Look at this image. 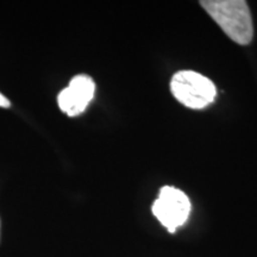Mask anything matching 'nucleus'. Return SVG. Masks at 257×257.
<instances>
[{
    "label": "nucleus",
    "mask_w": 257,
    "mask_h": 257,
    "mask_svg": "<svg viewBox=\"0 0 257 257\" xmlns=\"http://www.w3.org/2000/svg\"><path fill=\"white\" fill-rule=\"evenodd\" d=\"M201 8L227 37L240 46L252 41L253 27L249 6L244 0H204Z\"/></svg>",
    "instance_id": "nucleus-1"
},
{
    "label": "nucleus",
    "mask_w": 257,
    "mask_h": 257,
    "mask_svg": "<svg viewBox=\"0 0 257 257\" xmlns=\"http://www.w3.org/2000/svg\"><path fill=\"white\" fill-rule=\"evenodd\" d=\"M170 91L174 98L186 107L201 110L214 100L216 86L204 76L193 70H180L170 81Z\"/></svg>",
    "instance_id": "nucleus-2"
},
{
    "label": "nucleus",
    "mask_w": 257,
    "mask_h": 257,
    "mask_svg": "<svg viewBox=\"0 0 257 257\" xmlns=\"http://www.w3.org/2000/svg\"><path fill=\"white\" fill-rule=\"evenodd\" d=\"M153 213L169 232L186 223L191 213V201L184 192L165 186L160 189L159 198L153 204Z\"/></svg>",
    "instance_id": "nucleus-3"
},
{
    "label": "nucleus",
    "mask_w": 257,
    "mask_h": 257,
    "mask_svg": "<svg viewBox=\"0 0 257 257\" xmlns=\"http://www.w3.org/2000/svg\"><path fill=\"white\" fill-rule=\"evenodd\" d=\"M95 93V83L86 74L74 76L68 87L63 88L57 96L60 110L69 117L81 114L92 101Z\"/></svg>",
    "instance_id": "nucleus-4"
},
{
    "label": "nucleus",
    "mask_w": 257,
    "mask_h": 257,
    "mask_svg": "<svg viewBox=\"0 0 257 257\" xmlns=\"http://www.w3.org/2000/svg\"><path fill=\"white\" fill-rule=\"evenodd\" d=\"M0 107L3 108L11 107V101H10L4 94H2V93H0Z\"/></svg>",
    "instance_id": "nucleus-5"
}]
</instances>
